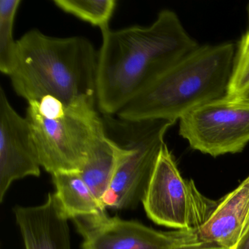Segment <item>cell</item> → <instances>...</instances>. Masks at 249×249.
Wrapping results in <instances>:
<instances>
[{
  "instance_id": "cell-1",
  "label": "cell",
  "mask_w": 249,
  "mask_h": 249,
  "mask_svg": "<svg viewBox=\"0 0 249 249\" xmlns=\"http://www.w3.org/2000/svg\"><path fill=\"white\" fill-rule=\"evenodd\" d=\"M97 106L112 116L156 78L199 47L176 13L162 10L149 26L102 30Z\"/></svg>"
},
{
  "instance_id": "cell-2",
  "label": "cell",
  "mask_w": 249,
  "mask_h": 249,
  "mask_svg": "<svg viewBox=\"0 0 249 249\" xmlns=\"http://www.w3.org/2000/svg\"><path fill=\"white\" fill-rule=\"evenodd\" d=\"M97 61L98 52L87 37H52L33 29L17 40L9 78L27 103L52 96L67 106L97 104Z\"/></svg>"
},
{
  "instance_id": "cell-3",
  "label": "cell",
  "mask_w": 249,
  "mask_h": 249,
  "mask_svg": "<svg viewBox=\"0 0 249 249\" xmlns=\"http://www.w3.org/2000/svg\"><path fill=\"white\" fill-rule=\"evenodd\" d=\"M235 56L231 43L199 46L156 78L119 113L128 122L176 123L189 112L227 94Z\"/></svg>"
},
{
  "instance_id": "cell-4",
  "label": "cell",
  "mask_w": 249,
  "mask_h": 249,
  "mask_svg": "<svg viewBox=\"0 0 249 249\" xmlns=\"http://www.w3.org/2000/svg\"><path fill=\"white\" fill-rule=\"evenodd\" d=\"M96 103L80 102L54 116H43L28 103L25 117L40 166L50 174L80 173L89 154L106 134Z\"/></svg>"
},
{
  "instance_id": "cell-5",
  "label": "cell",
  "mask_w": 249,
  "mask_h": 249,
  "mask_svg": "<svg viewBox=\"0 0 249 249\" xmlns=\"http://www.w3.org/2000/svg\"><path fill=\"white\" fill-rule=\"evenodd\" d=\"M105 117L106 126L114 132L106 130L119 135L123 142H116L126 148V152L118 164L102 204L106 209H133L142 202L166 145L164 135L175 123L164 119L128 122L112 116Z\"/></svg>"
},
{
  "instance_id": "cell-6",
  "label": "cell",
  "mask_w": 249,
  "mask_h": 249,
  "mask_svg": "<svg viewBox=\"0 0 249 249\" xmlns=\"http://www.w3.org/2000/svg\"><path fill=\"white\" fill-rule=\"evenodd\" d=\"M148 218L176 230L200 227L218 202L204 196L192 180L182 177L174 157L164 145L142 202Z\"/></svg>"
},
{
  "instance_id": "cell-7",
  "label": "cell",
  "mask_w": 249,
  "mask_h": 249,
  "mask_svg": "<svg viewBox=\"0 0 249 249\" xmlns=\"http://www.w3.org/2000/svg\"><path fill=\"white\" fill-rule=\"evenodd\" d=\"M179 134L212 157L240 152L249 142V104L227 96L210 102L179 120Z\"/></svg>"
},
{
  "instance_id": "cell-8",
  "label": "cell",
  "mask_w": 249,
  "mask_h": 249,
  "mask_svg": "<svg viewBox=\"0 0 249 249\" xmlns=\"http://www.w3.org/2000/svg\"><path fill=\"white\" fill-rule=\"evenodd\" d=\"M82 249H182L178 230L161 231L107 213L73 219Z\"/></svg>"
},
{
  "instance_id": "cell-9",
  "label": "cell",
  "mask_w": 249,
  "mask_h": 249,
  "mask_svg": "<svg viewBox=\"0 0 249 249\" xmlns=\"http://www.w3.org/2000/svg\"><path fill=\"white\" fill-rule=\"evenodd\" d=\"M40 161L27 118L14 108L0 87V201L15 180L40 175Z\"/></svg>"
},
{
  "instance_id": "cell-10",
  "label": "cell",
  "mask_w": 249,
  "mask_h": 249,
  "mask_svg": "<svg viewBox=\"0 0 249 249\" xmlns=\"http://www.w3.org/2000/svg\"><path fill=\"white\" fill-rule=\"evenodd\" d=\"M249 227V176L218 201L200 227L183 230L188 249H232Z\"/></svg>"
},
{
  "instance_id": "cell-11",
  "label": "cell",
  "mask_w": 249,
  "mask_h": 249,
  "mask_svg": "<svg viewBox=\"0 0 249 249\" xmlns=\"http://www.w3.org/2000/svg\"><path fill=\"white\" fill-rule=\"evenodd\" d=\"M26 249H71L68 219L54 193L38 206L14 208Z\"/></svg>"
},
{
  "instance_id": "cell-12",
  "label": "cell",
  "mask_w": 249,
  "mask_h": 249,
  "mask_svg": "<svg viewBox=\"0 0 249 249\" xmlns=\"http://www.w3.org/2000/svg\"><path fill=\"white\" fill-rule=\"evenodd\" d=\"M52 181L62 213L68 220L106 212L78 172L56 173L52 175Z\"/></svg>"
},
{
  "instance_id": "cell-13",
  "label": "cell",
  "mask_w": 249,
  "mask_h": 249,
  "mask_svg": "<svg viewBox=\"0 0 249 249\" xmlns=\"http://www.w3.org/2000/svg\"><path fill=\"white\" fill-rule=\"evenodd\" d=\"M125 152L126 148L112 139L106 132L90 151L87 161L80 172L101 204L118 164Z\"/></svg>"
},
{
  "instance_id": "cell-14",
  "label": "cell",
  "mask_w": 249,
  "mask_h": 249,
  "mask_svg": "<svg viewBox=\"0 0 249 249\" xmlns=\"http://www.w3.org/2000/svg\"><path fill=\"white\" fill-rule=\"evenodd\" d=\"M59 10L99 27L100 31L109 28L117 5L116 0H53Z\"/></svg>"
},
{
  "instance_id": "cell-15",
  "label": "cell",
  "mask_w": 249,
  "mask_h": 249,
  "mask_svg": "<svg viewBox=\"0 0 249 249\" xmlns=\"http://www.w3.org/2000/svg\"><path fill=\"white\" fill-rule=\"evenodd\" d=\"M21 0L0 1V71L9 77L15 66L17 40L14 27Z\"/></svg>"
},
{
  "instance_id": "cell-16",
  "label": "cell",
  "mask_w": 249,
  "mask_h": 249,
  "mask_svg": "<svg viewBox=\"0 0 249 249\" xmlns=\"http://www.w3.org/2000/svg\"><path fill=\"white\" fill-rule=\"evenodd\" d=\"M249 88V29L242 36L234 56L226 96L237 97Z\"/></svg>"
},
{
  "instance_id": "cell-17",
  "label": "cell",
  "mask_w": 249,
  "mask_h": 249,
  "mask_svg": "<svg viewBox=\"0 0 249 249\" xmlns=\"http://www.w3.org/2000/svg\"><path fill=\"white\" fill-rule=\"evenodd\" d=\"M232 249H249V227Z\"/></svg>"
},
{
  "instance_id": "cell-18",
  "label": "cell",
  "mask_w": 249,
  "mask_h": 249,
  "mask_svg": "<svg viewBox=\"0 0 249 249\" xmlns=\"http://www.w3.org/2000/svg\"><path fill=\"white\" fill-rule=\"evenodd\" d=\"M231 99H234V100H237V101L249 104V88L247 89L246 91L242 92L241 94H239L237 97H232Z\"/></svg>"
},
{
  "instance_id": "cell-19",
  "label": "cell",
  "mask_w": 249,
  "mask_h": 249,
  "mask_svg": "<svg viewBox=\"0 0 249 249\" xmlns=\"http://www.w3.org/2000/svg\"><path fill=\"white\" fill-rule=\"evenodd\" d=\"M248 14H249V4L248 5Z\"/></svg>"
}]
</instances>
